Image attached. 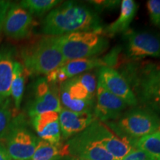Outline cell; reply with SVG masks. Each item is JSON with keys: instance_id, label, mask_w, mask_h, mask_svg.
Masks as SVG:
<instances>
[{"instance_id": "3", "label": "cell", "mask_w": 160, "mask_h": 160, "mask_svg": "<svg viewBox=\"0 0 160 160\" xmlns=\"http://www.w3.org/2000/svg\"><path fill=\"white\" fill-rule=\"evenodd\" d=\"M23 66L28 74L48 75L67 62L58 45L57 37L44 36L21 51Z\"/></svg>"}, {"instance_id": "9", "label": "cell", "mask_w": 160, "mask_h": 160, "mask_svg": "<svg viewBox=\"0 0 160 160\" xmlns=\"http://www.w3.org/2000/svg\"><path fill=\"white\" fill-rule=\"evenodd\" d=\"M126 55L131 61L146 57H160V35L128 30L125 33Z\"/></svg>"}, {"instance_id": "11", "label": "cell", "mask_w": 160, "mask_h": 160, "mask_svg": "<svg viewBox=\"0 0 160 160\" xmlns=\"http://www.w3.org/2000/svg\"><path fill=\"white\" fill-rule=\"evenodd\" d=\"M71 157L82 160H116L111 153L85 131L67 142Z\"/></svg>"}, {"instance_id": "6", "label": "cell", "mask_w": 160, "mask_h": 160, "mask_svg": "<svg viewBox=\"0 0 160 160\" xmlns=\"http://www.w3.org/2000/svg\"><path fill=\"white\" fill-rule=\"evenodd\" d=\"M6 137V148L12 159H32L39 139L27 128L23 115L13 117Z\"/></svg>"}, {"instance_id": "26", "label": "cell", "mask_w": 160, "mask_h": 160, "mask_svg": "<svg viewBox=\"0 0 160 160\" xmlns=\"http://www.w3.org/2000/svg\"><path fill=\"white\" fill-rule=\"evenodd\" d=\"M97 10L102 11L105 9H113L120 4L119 0H102V1H88Z\"/></svg>"}, {"instance_id": "19", "label": "cell", "mask_w": 160, "mask_h": 160, "mask_svg": "<svg viewBox=\"0 0 160 160\" xmlns=\"http://www.w3.org/2000/svg\"><path fill=\"white\" fill-rule=\"evenodd\" d=\"M138 10V5L133 0H123L121 2V10L119 17L113 22L103 30L104 34L113 37L121 33H126L129 29Z\"/></svg>"}, {"instance_id": "13", "label": "cell", "mask_w": 160, "mask_h": 160, "mask_svg": "<svg viewBox=\"0 0 160 160\" xmlns=\"http://www.w3.org/2000/svg\"><path fill=\"white\" fill-rule=\"evenodd\" d=\"M96 97L93 115L96 119L102 122L117 119L128 107L122 100L107 91L99 81L97 82Z\"/></svg>"}, {"instance_id": "22", "label": "cell", "mask_w": 160, "mask_h": 160, "mask_svg": "<svg viewBox=\"0 0 160 160\" xmlns=\"http://www.w3.org/2000/svg\"><path fill=\"white\" fill-rule=\"evenodd\" d=\"M135 148L145 152L152 159L160 160V130L138 139Z\"/></svg>"}, {"instance_id": "29", "label": "cell", "mask_w": 160, "mask_h": 160, "mask_svg": "<svg viewBox=\"0 0 160 160\" xmlns=\"http://www.w3.org/2000/svg\"><path fill=\"white\" fill-rule=\"evenodd\" d=\"M6 146L2 142H0V160H11Z\"/></svg>"}, {"instance_id": "30", "label": "cell", "mask_w": 160, "mask_h": 160, "mask_svg": "<svg viewBox=\"0 0 160 160\" xmlns=\"http://www.w3.org/2000/svg\"><path fill=\"white\" fill-rule=\"evenodd\" d=\"M156 113H157V114L159 115V117H160V106H159V108H158V110L157 111V112H156Z\"/></svg>"}, {"instance_id": "5", "label": "cell", "mask_w": 160, "mask_h": 160, "mask_svg": "<svg viewBox=\"0 0 160 160\" xmlns=\"http://www.w3.org/2000/svg\"><path fill=\"white\" fill-rule=\"evenodd\" d=\"M56 37L66 62L94 57L102 53L109 45L102 33L77 32Z\"/></svg>"}, {"instance_id": "15", "label": "cell", "mask_w": 160, "mask_h": 160, "mask_svg": "<svg viewBox=\"0 0 160 160\" xmlns=\"http://www.w3.org/2000/svg\"><path fill=\"white\" fill-rule=\"evenodd\" d=\"M59 119L62 137L68 139L85 131L96 118L91 111L75 112L62 108L59 113Z\"/></svg>"}, {"instance_id": "8", "label": "cell", "mask_w": 160, "mask_h": 160, "mask_svg": "<svg viewBox=\"0 0 160 160\" xmlns=\"http://www.w3.org/2000/svg\"><path fill=\"white\" fill-rule=\"evenodd\" d=\"M85 131L92 139L102 145L116 160H122L135 149L128 139L119 136L105 122L97 119Z\"/></svg>"}, {"instance_id": "31", "label": "cell", "mask_w": 160, "mask_h": 160, "mask_svg": "<svg viewBox=\"0 0 160 160\" xmlns=\"http://www.w3.org/2000/svg\"><path fill=\"white\" fill-rule=\"evenodd\" d=\"M68 160H82V159H75V158H72V159H69Z\"/></svg>"}, {"instance_id": "24", "label": "cell", "mask_w": 160, "mask_h": 160, "mask_svg": "<svg viewBox=\"0 0 160 160\" xmlns=\"http://www.w3.org/2000/svg\"><path fill=\"white\" fill-rule=\"evenodd\" d=\"M13 119L10 99L0 102V139L7 135Z\"/></svg>"}, {"instance_id": "14", "label": "cell", "mask_w": 160, "mask_h": 160, "mask_svg": "<svg viewBox=\"0 0 160 160\" xmlns=\"http://www.w3.org/2000/svg\"><path fill=\"white\" fill-rule=\"evenodd\" d=\"M98 81L110 93L122 99L128 106H137L138 101L124 77L113 68L102 67L99 71Z\"/></svg>"}, {"instance_id": "27", "label": "cell", "mask_w": 160, "mask_h": 160, "mask_svg": "<svg viewBox=\"0 0 160 160\" xmlns=\"http://www.w3.org/2000/svg\"><path fill=\"white\" fill-rule=\"evenodd\" d=\"M122 160H154L148 155L145 152L141 150L135 148L129 153Z\"/></svg>"}, {"instance_id": "28", "label": "cell", "mask_w": 160, "mask_h": 160, "mask_svg": "<svg viewBox=\"0 0 160 160\" xmlns=\"http://www.w3.org/2000/svg\"><path fill=\"white\" fill-rule=\"evenodd\" d=\"M11 4V2L9 1L0 0V31L2 29L4 21H5L6 14H7V12L8 11Z\"/></svg>"}, {"instance_id": "12", "label": "cell", "mask_w": 160, "mask_h": 160, "mask_svg": "<svg viewBox=\"0 0 160 160\" xmlns=\"http://www.w3.org/2000/svg\"><path fill=\"white\" fill-rule=\"evenodd\" d=\"M33 26V17L17 3L11 4L3 23L5 34L14 39H24L30 34Z\"/></svg>"}, {"instance_id": "4", "label": "cell", "mask_w": 160, "mask_h": 160, "mask_svg": "<svg viewBox=\"0 0 160 160\" xmlns=\"http://www.w3.org/2000/svg\"><path fill=\"white\" fill-rule=\"evenodd\" d=\"M105 123L119 136L128 139L133 146L140 138L160 130L159 115L145 107L128 110L124 112L116 122Z\"/></svg>"}, {"instance_id": "16", "label": "cell", "mask_w": 160, "mask_h": 160, "mask_svg": "<svg viewBox=\"0 0 160 160\" xmlns=\"http://www.w3.org/2000/svg\"><path fill=\"white\" fill-rule=\"evenodd\" d=\"M119 52V51L113 50L108 55L105 56L103 58L91 57L71 60L61 66L60 68L68 79L85 73V72L96 68H111L117 63Z\"/></svg>"}, {"instance_id": "10", "label": "cell", "mask_w": 160, "mask_h": 160, "mask_svg": "<svg viewBox=\"0 0 160 160\" xmlns=\"http://www.w3.org/2000/svg\"><path fill=\"white\" fill-rule=\"evenodd\" d=\"M59 89L60 102L64 108L75 112L91 111L95 95L86 88L77 76L62 83Z\"/></svg>"}, {"instance_id": "25", "label": "cell", "mask_w": 160, "mask_h": 160, "mask_svg": "<svg viewBox=\"0 0 160 160\" xmlns=\"http://www.w3.org/2000/svg\"><path fill=\"white\" fill-rule=\"evenodd\" d=\"M147 8L152 24L160 28V0H148Z\"/></svg>"}, {"instance_id": "17", "label": "cell", "mask_w": 160, "mask_h": 160, "mask_svg": "<svg viewBox=\"0 0 160 160\" xmlns=\"http://www.w3.org/2000/svg\"><path fill=\"white\" fill-rule=\"evenodd\" d=\"M31 125L42 140L51 144L61 142L59 113L49 111L31 117Z\"/></svg>"}, {"instance_id": "7", "label": "cell", "mask_w": 160, "mask_h": 160, "mask_svg": "<svg viewBox=\"0 0 160 160\" xmlns=\"http://www.w3.org/2000/svg\"><path fill=\"white\" fill-rule=\"evenodd\" d=\"M62 109L59 87L48 82L45 78L38 79L32 85L31 97L27 105L29 117L49 111L59 113Z\"/></svg>"}, {"instance_id": "18", "label": "cell", "mask_w": 160, "mask_h": 160, "mask_svg": "<svg viewBox=\"0 0 160 160\" xmlns=\"http://www.w3.org/2000/svg\"><path fill=\"white\" fill-rule=\"evenodd\" d=\"M14 62V50L9 47L0 49V102L11 96Z\"/></svg>"}, {"instance_id": "2", "label": "cell", "mask_w": 160, "mask_h": 160, "mask_svg": "<svg viewBox=\"0 0 160 160\" xmlns=\"http://www.w3.org/2000/svg\"><path fill=\"white\" fill-rule=\"evenodd\" d=\"M119 73L142 107L156 113L160 106V63L129 62L122 68Z\"/></svg>"}, {"instance_id": "21", "label": "cell", "mask_w": 160, "mask_h": 160, "mask_svg": "<svg viewBox=\"0 0 160 160\" xmlns=\"http://www.w3.org/2000/svg\"><path fill=\"white\" fill-rule=\"evenodd\" d=\"M27 71L24 68L23 65L19 62L15 61L13 67V76L12 79L11 95L13 97L16 108L19 109L22 100L25 83L26 80Z\"/></svg>"}, {"instance_id": "23", "label": "cell", "mask_w": 160, "mask_h": 160, "mask_svg": "<svg viewBox=\"0 0 160 160\" xmlns=\"http://www.w3.org/2000/svg\"><path fill=\"white\" fill-rule=\"evenodd\" d=\"M59 0H24L19 5L31 15L42 16L59 5Z\"/></svg>"}, {"instance_id": "1", "label": "cell", "mask_w": 160, "mask_h": 160, "mask_svg": "<svg viewBox=\"0 0 160 160\" xmlns=\"http://www.w3.org/2000/svg\"><path fill=\"white\" fill-rule=\"evenodd\" d=\"M101 19L94 11L75 2H65L49 12L42 24L45 36L59 37L77 32L102 33Z\"/></svg>"}, {"instance_id": "20", "label": "cell", "mask_w": 160, "mask_h": 160, "mask_svg": "<svg viewBox=\"0 0 160 160\" xmlns=\"http://www.w3.org/2000/svg\"><path fill=\"white\" fill-rule=\"evenodd\" d=\"M65 157H71L67 143L51 144L39 139L32 160H59Z\"/></svg>"}]
</instances>
